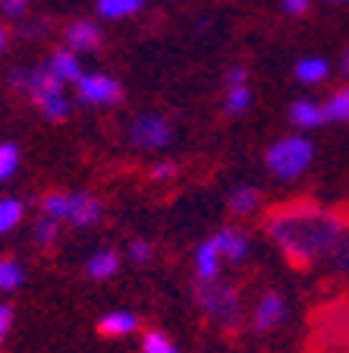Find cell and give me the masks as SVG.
Returning <instances> with one entry per match:
<instances>
[{"label":"cell","mask_w":349,"mask_h":353,"mask_svg":"<svg viewBox=\"0 0 349 353\" xmlns=\"http://www.w3.org/2000/svg\"><path fill=\"white\" fill-rule=\"evenodd\" d=\"M264 230L293 265H315L334 256L349 224L340 212L321 208L315 202H290L268 214Z\"/></svg>","instance_id":"1"},{"label":"cell","mask_w":349,"mask_h":353,"mask_svg":"<svg viewBox=\"0 0 349 353\" xmlns=\"http://www.w3.org/2000/svg\"><path fill=\"white\" fill-rule=\"evenodd\" d=\"M10 85L19 95H29V101L38 104L44 120L51 123H63L73 114V101L66 95V85L47 73V66H35V70H13L10 73Z\"/></svg>","instance_id":"2"},{"label":"cell","mask_w":349,"mask_h":353,"mask_svg":"<svg viewBox=\"0 0 349 353\" xmlns=\"http://www.w3.org/2000/svg\"><path fill=\"white\" fill-rule=\"evenodd\" d=\"M192 300L214 325H220L226 331L240 328L246 322V303H242V294L233 284H224V281H195L192 284Z\"/></svg>","instance_id":"3"},{"label":"cell","mask_w":349,"mask_h":353,"mask_svg":"<svg viewBox=\"0 0 349 353\" xmlns=\"http://www.w3.org/2000/svg\"><path fill=\"white\" fill-rule=\"evenodd\" d=\"M315 161V145L306 132H290V136H280L268 145L264 152V164H268V174L280 183H293L299 176H306L308 168Z\"/></svg>","instance_id":"4"},{"label":"cell","mask_w":349,"mask_h":353,"mask_svg":"<svg viewBox=\"0 0 349 353\" xmlns=\"http://www.w3.org/2000/svg\"><path fill=\"white\" fill-rule=\"evenodd\" d=\"M173 142V123L164 114H138L129 123V145L138 152H160Z\"/></svg>","instance_id":"5"},{"label":"cell","mask_w":349,"mask_h":353,"mask_svg":"<svg viewBox=\"0 0 349 353\" xmlns=\"http://www.w3.org/2000/svg\"><path fill=\"white\" fill-rule=\"evenodd\" d=\"M76 98L88 108H110V104L123 101V82L110 73H82L76 82Z\"/></svg>","instance_id":"6"},{"label":"cell","mask_w":349,"mask_h":353,"mask_svg":"<svg viewBox=\"0 0 349 353\" xmlns=\"http://www.w3.org/2000/svg\"><path fill=\"white\" fill-rule=\"evenodd\" d=\"M286 319H290V303H286V296L280 294V290H264L252 309V328L258 331V334H271V331L284 328Z\"/></svg>","instance_id":"7"},{"label":"cell","mask_w":349,"mask_h":353,"mask_svg":"<svg viewBox=\"0 0 349 353\" xmlns=\"http://www.w3.org/2000/svg\"><path fill=\"white\" fill-rule=\"evenodd\" d=\"M63 41L70 51L76 54H88V51H95V48H101L104 44V29L98 26L95 19H76L66 26L63 32Z\"/></svg>","instance_id":"8"},{"label":"cell","mask_w":349,"mask_h":353,"mask_svg":"<svg viewBox=\"0 0 349 353\" xmlns=\"http://www.w3.org/2000/svg\"><path fill=\"white\" fill-rule=\"evenodd\" d=\"M104 214V205L101 199L92 196V192H73V202H70V228H79V230H88L95 228L98 221Z\"/></svg>","instance_id":"9"},{"label":"cell","mask_w":349,"mask_h":353,"mask_svg":"<svg viewBox=\"0 0 349 353\" xmlns=\"http://www.w3.org/2000/svg\"><path fill=\"white\" fill-rule=\"evenodd\" d=\"M328 123V114H324V101L318 98H296L290 104V126H296L299 132L318 130V126Z\"/></svg>","instance_id":"10"},{"label":"cell","mask_w":349,"mask_h":353,"mask_svg":"<svg viewBox=\"0 0 349 353\" xmlns=\"http://www.w3.org/2000/svg\"><path fill=\"white\" fill-rule=\"evenodd\" d=\"M138 328H142V319L132 309H110V312H104L98 319V331L104 338H129Z\"/></svg>","instance_id":"11"},{"label":"cell","mask_w":349,"mask_h":353,"mask_svg":"<svg viewBox=\"0 0 349 353\" xmlns=\"http://www.w3.org/2000/svg\"><path fill=\"white\" fill-rule=\"evenodd\" d=\"M47 73L54 76V79H60L63 82V85H76V82H79V76L85 73V70H82V63H79V54L76 51H70V48H57V51L51 54V57H47Z\"/></svg>","instance_id":"12"},{"label":"cell","mask_w":349,"mask_h":353,"mask_svg":"<svg viewBox=\"0 0 349 353\" xmlns=\"http://www.w3.org/2000/svg\"><path fill=\"white\" fill-rule=\"evenodd\" d=\"M220 268H224V256L214 236H208L195 246V281H220Z\"/></svg>","instance_id":"13"},{"label":"cell","mask_w":349,"mask_h":353,"mask_svg":"<svg viewBox=\"0 0 349 353\" xmlns=\"http://www.w3.org/2000/svg\"><path fill=\"white\" fill-rule=\"evenodd\" d=\"M120 265H123L120 252L110 250V246H101V250H95L85 259V274L92 281H110V278H116Z\"/></svg>","instance_id":"14"},{"label":"cell","mask_w":349,"mask_h":353,"mask_svg":"<svg viewBox=\"0 0 349 353\" xmlns=\"http://www.w3.org/2000/svg\"><path fill=\"white\" fill-rule=\"evenodd\" d=\"M214 243H218L224 262H242L248 252V234L240 228H220L218 234H211Z\"/></svg>","instance_id":"15"},{"label":"cell","mask_w":349,"mask_h":353,"mask_svg":"<svg viewBox=\"0 0 349 353\" xmlns=\"http://www.w3.org/2000/svg\"><path fill=\"white\" fill-rule=\"evenodd\" d=\"M226 208H230L233 218H252L258 208H262V190L258 186H236V190L226 196Z\"/></svg>","instance_id":"16"},{"label":"cell","mask_w":349,"mask_h":353,"mask_svg":"<svg viewBox=\"0 0 349 353\" xmlns=\"http://www.w3.org/2000/svg\"><path fill=\"white\" fill-rule=\"evenodd\" d=\"M293 73H296V79L302 85H318V82H324L330 76V60L321 57V54H308V57L299 60Z\"/></svg>","instance_id":"17"},{"label":"cell","mask_w":349,"mask_h":353,"mask_svg":"<svg viewBox=\"0 0 349 353\" xmlns=\"http://www.w3.org/2000/svg\"><path fill=\"white\" fill-rule=\"evenodd\" d=\"M70 202H73V192L51 190V192H44V196H41L38 208H41L44 218L57 221V224H66V221H70Z\"/></svg>","instance_id":"18"},{"label":"cell","mask_w":349,"mask_h":353,"mask_svg":"<svg viewBox=\"0 0 349 353\" xmlns=\"http://www.w3.org/2000/svg\"><path fill=\"white\" fill-rule=\"evenodd\" d=\"M145 0H95V10L101 19H129V16L142 13Z\"/></svg>","instance_id":"19"},{"label":"cell","mask_w":349,"mask_h":353,"mask_svg":"<svg viewBox=\"0 0 349 353\" xmlns=\"http://www.w3.org/2000/svg\"><path fill=\"white\" fill-rule=\"evenodd\" d=\"M255 95H252V85L248 82H236V85H226L224 92V110L230 114V117H240V114H246L248 108H252Z\"/></svg>","instance_id":"20"},{"label":"cell","mask_w":349,"mask_h":353,"mask_svg":"<svg viewBox=\"0 0 349 353\" xmlns=\"http://www.w3.org/2000/svg\"><path fill=\"white\" fill-rule=\"evenodd\" d=\"M22 218H25V205H22V199L0 196V236L13 234V230L22 224Z\"/></svg>","instance_id":"21"},{"label":"cell","mask_w":349,"mask_h":353,"mask_svg":"<svg viewBox=\"0 0 349 353\" xmlns=\"http://www.w3.org/2000/svg\"><path fill=\"white\" fill-rule=\"evenodd\" d=\"M22 281H25V268H22L19 259L0 256V294H13V290H19Z\"/></svg>","instance_id":"22"},{"label":"cell","mask_w":349,"mask_h":353,"mask_svg":"<svg viewBox=\"0 0 349 353\" xmlns=\"http://www.w3.org/2000/svg\"><path fill=\"white\" fill-rule=\"evenodd\" d=\"M324 114H328L330 123H349V82L324 101Z\"/></svg>","instance_id":"23"},{"label":"cell","mask_w":349,"mask_h":353,"mask_svg":"<svg viewBox=\"0 0 349 353\" xmlns=\"http://www.w3.org/2000/svg\"><path fill=\"white\" fill-rule=\"evenodd\" d=\"M138 353H180V347L158 328L142 331V341H138Z\"/></svg>","instance_id":"24"},{"label":"cell","mask_w":349,"mask_h":353,"mask_svg":"<svg viewBox=\"0 0 349 353\" xmlns=\"http://www.w3.org/2000/svg\"><path fill=\"white\" fill-rule=\"evenodd\" d=\"M32 240H35V246H41V250H51V246H57L60 240V224L51 218H44V214H38L35 228H32Z\"/></svg>","instance_id":"25"},{"label":"cell","mask_w":349,"mask_h":353,"mask_svg":"<svg viewBox=\"0 0 349 353\" xmlns=\"http://www.w3.org/2000/svg\"><path fill=\"white\" fill-rule=\"evenodd\" d=\"M19 145L16 142H0V183H7V180H13L16 170H19Z\"/></svg>","instance_id":"26"},{"label":"cell","mask_w":349,"mask_h":353,"mask_svg":"<svg viewBox=\"0 0 349 353\" xmlns=\"http://www.w3.org/2000/svg\"><path fill=\"white\" fill-rule=\"evenodd\" d=\"M126 259H129L132 265H148L154 259V246L151 240H129V246H126Z\"/></svg>","instance_id":"27"},{"label":"cell","mask_w":349,"mask_h":353,"mask_svg":"<svg viewBox=\"0 0 349 353\" xmlns=\"http://www.w3.org/2000/svg\"><path fill=\"white\" fill-rule=\"evenodd\" d=\"M176 170H180V164L170 161V158H164V161H154L151 168H148V176H151V180H158V183H164V180L176 176Z\"/></svg>","instance_id":"28"},{"label":"cell","mask_w":349,"mask_h":353,"mask_svg":"<svg viewBox=\"0 0 349 353\" xmlns=\"http://www.w3.org/2000/svg\"><path fill=\"white\" fill-rule=\"evenodd\" d=\"M330 262H334V268L340 274H346L349 278V230H346V236L340 240V246L334 250V256H330Z\"/></svg>","instance_id":"29"},{"label":"cell","mask_w":349,"mask_h":353,"mask_svg":"<svg viewBox=\"0 0 349 353\" xmlns=\"http://www.w3.org/2000/svg\"><path fill=\"white\" fill-rule=\"evenodd\" d=\"M13 322H16V312L10 303H0V350H3V344H7L10 331H13Z\"/></svg>","instance_id":"30"},{"label":"cell","mask_w":349,"mask_h":353,"mask_svg":"<svg viewBox=\"0 0 349 353\" xmlns=\"http://www.w3.org/2000/svg\"><path fill=\"white\" fill-rule=\"evenodd\" d=\"M25 7H29V0H0V13L10 16V19L25 16Z\"/></svg>","instance_id":"31"},{"label":"cell","mask_w":349,"mask_h":353,"mask_svg":"<svg viewBox=\"0 0 349 353\" xmlns=\"http://www.w3.org/2000/svg\"><path fill=\"white\" fill-rule=\"evenodd\" d=\"M236 82H248V70L242 63H233L226 70V85H236Z\"/></svg>","instance_id":"32"},{"label":"cell","mask_w":349,"mask_h":353,"mask_svg":"<svg viewBox=\"0 0 349 353\" xmlns=\"http://www.w3.org/2000/svg\"><path fill=\"white\" fill-rule=\"evenodd\" d=\"M308 3H312V0H284L280 7H284L286 16H302L308 10Z\"/></svg>","instance_id":"33"},{"label":"cell","mask_w":349,"mask_h":353,"mask_svg":"<svg viewBox=\"0 0 349 353\" xmlns=\"http://www.w3.org/2000/svg\"><path fill=\"white\" fill-rule=\"evenodd\" d=\"M340 73L349 76V44L343 48V54H340Z\"/></svg>","instance_id":"34"},{"label":"cell","mask_w":349,"mask_h":353,"mask_svg":"<svg viewBox=\"0 0 349 353\" xmlns=\"http://www.w3.org/2000/svg\"><path fill=\"white\" fill-rule=\"evenodd\" d=\"M3 48H7V29L0 26V54H3Z\"/></svg>","instance_id":"35"},{"label":"cell","mask_w":349,"mask_h":353,"mask_svg":"<svg viewBox=\"0 0 349 353\" xmlns=\"http://www.w3.org/2000/svg\"><path fill=\"white\" fill-rule=\"evenodd\" d=\"M334 3H349V0H334Z\"/></svg>","instance_id":"36"}]
</instances>
